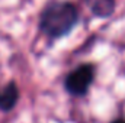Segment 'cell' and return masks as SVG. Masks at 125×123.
<instances>
[{
  "label": "cell",
  "mask_w": 125,
  "mask_h": 123,
  "mask_svg": "<svg viewBox=\"0 0 125 123\" xmlns=\"http://www.w3.org/2000/svg\"><path fill=\"white\" fill-rule=\"evenodd\" d=\"M86 3L97 18H109L115 10V0H86Z\"/></svg>",
  "instance_id": "obj_4"
},
{
  "label": "cell",
  "mask_w": 125,
  "mask_h": 123,
  "mask_svg": "<svg viewBox=\"0 0 125 123\" xmlns=\"http://www.w3.org/2000/svg\"><path fill=\"white\" fill-rule=\"evenodd\" d=\"M19 98V90L18 86L12 81L9 83L3 91H0V109L4 112H9L15 107V104L18 103Z\"/></svg>",
  "instance_id": "obj_3"
},
{
  "label": "cell",
  "mask_w": 125,
  "mask_h": 123,
  "mask_svg": "<svg viewBox=\"0 0 125 123\" xmlns=\"http://www.w3.org/2000/svg\"><path fill=\"white\" fill-rule=\"evenodd\" d=\"M77 22L79 12L74 4L68 1H54L44 9L39 26L50 38H61L73 31Z\"/></svg>",
  "instance_id": "obj_1"
},
{
  "label": "cell",
  "mask_w": 125,
  "mask_h": 123,
  "mask_svg": "<svg viewBox=\"0 0 125 123\" xmlns=\"http://www.w3.org/2000/svg\"><path fill=\"white\" fill-rule=\"evenodd\" d=\"M112 123H125V120H122V119H118V120H114Z\"/></svg>",
  "instance_id": "obj_5"
},
{
  "label": "cell",
  "mask_w": 125,
  "mask_h": 123,
  "mask_svg": "<svg viewBox=\"0 0 125 123\" xmlns=\"http://www.w3.org/2000/svg\"><path fill=\"white\" fill-rule=\"evenodd\" d=\"M94 78V67L92 64H84L77 67L65 78V90L71 96H84Z\"/></svg>",
  "instance_id": "obj_2"
}]
</instances>
